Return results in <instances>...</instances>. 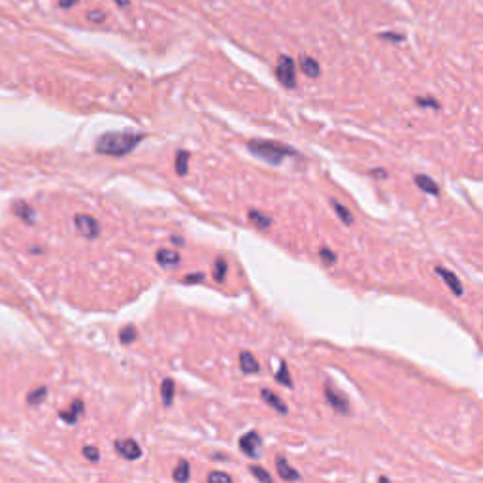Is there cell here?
Listing matches in <instances>:
<instances>
[{
	"label": "cell",
	"instance_id": "6da1fadb",
	"mask_svg": "<svg viewBox=\"0 0 483 483\" xmlns=\"http://www.w3.org/2000/svg\"><path fill=\"white\" fill-rule=\"evenodd\" d=\"M142 140L144 134H136V132H106L97 140L95 149L100 155L123 157L129 155Z\"/></svg>",
	"mask_w": 483,
	"mask_h": 483
},
{
	"label": "cell",
	"instance_id": "7a4b0ae2",
	"mask_svg": "<svg viewBox=\"0 0 483 483\" xmlns=\"http://www.w3.org/2000/svg\"><path fill=\"white\" fill-rule=\"evenodd\" d=\"M247 148H249V151L255 157H259V159L270 164H279L285 157L295 155V149L293 148H287L283 144L270 142V140H251L247 144Z\"/></svg>",
	"mask_w": 483,
	"mask_h": 483
},
{
	"label": "cell",
	"instance_id": "3957f363",
	"mask_svg": "<svg viewBox=\"0 0 483 483\" xmlns=\"http://www.w3.org/2000/svg\"><path fill=\"white\" fill-rule=\"evenodd\" d=\"M276 78L281 85H285L289 89L296 87V65L291 57L281 55L276 65Z\"/></svg>",
	"mask_w": 483,
	"mask_h": 483
},
{
	"label": "cell",
	"instance_id": "277c9868",
	"mask_svg": "<svg viewBox=\"0 0 483 483\" xmlns=\"http://www.w3.org/2000/svg\"><path fill=\"white\" fill-rule=\"evenodd\" d=\"M74 225L78 232L83 238H87V240H93V238H97L100 234V223L95 217H91V215H83V213L76 215Z\"/></svg>",
	"mask_w": 483,
	"mask_h": 483
},
{
	"label": "cell",
	"instance_id": "5b68a950",
	"mask_svg": "<svg viewBox=\"0 0 483 483\" xmlns=\"http://www.w3.org/2000/svg\"><path fill=\"white\" fill-rule=\"evenodd\" d=\"M115 451H117L123 458H127V460H136V458L142 457V447H140V443L136 442V440H131V438H127V440H117V442H115Z\"/></svg>",
	"mask_w": 483,
	"mask_h": 483
},
{
	"label": "cell",
	"instance_id": "8992f818",
	"mask_svg": "<svg viewBox=\"0 0 483 483\" xmlns=\"http://www.w3.org/2000/svg\"><path fill=\"white\" fill-rule=\"evenodd\" d=\"M325 396H327L328 404H330V406H332L336 411H340V413H347V409H349L347 398H345V394L340 393V391H338V389H336L332 383H327V387H325Z\"/></svg>",
	"mask_w": 483,
	"mask_h": 483
},
{
	"label": "cell",
	"instance_id": "52a82bcc",
	"mask_svg": "<svg viewBox=\"0 0 483 483\" xmlns=\"http://www.w3.org/2000/svg\"><path fill=\"white\" fill-rule=\"evenodd\" d=\"M240 449L244 451L249 457H257L261 451V438L257 432H247L240 438Z\"/></svg>",
	"mask_w": 483,
	"mask_h": 483
},
{
	"label": "cell",
	"instance_id": "ba28073f",
	"mask_svg": "<svg viewBox=\"0 0 483 483\" xmlns=\"http://www.w3.org/2000/svg\"><path fill=\"white\" fill-rule=\"evenodd\" d=\"M436 274H438V276H442V279L445 281V285H447L451 291H453V295L462 296V285H460V281H458V278L453 274V272L445 270L443 266H436Z\"/></svg>",
	"mask_w": 483,
	"mask_h": 483
},
{
	"label": "cell",
	"instance_id": "9c48e42d",
	"mask_svg": "<svg viewBox=\"0 0 483 483\" xmlns=\"http://www.w3.org/2000/svg\"><path fill=\"white\" fill-rule=\"evenodd\" d=\"M276 470H278L281 479H287V481H298V479H300L298 470L291 466L283 457H278V460H276Z\"/></svg>",
	"mask_w": 483,
	"mask_h": 483
},
{
	"label": "cell",
	"instance_id": "30bf717a",
	"mask_svg": "<svg viewBox=\"0 0 483 483\" xmlns=\"http://www.w3.org/2000/svg\"><path fill=\"white\" fill-rule=\"evenodd\" d=\"M157 262L161 266H176L180 262V253L176 249H168V247H161L157 251Z\"/></svg>",
	"mask_w": 483,
	"mask_h": 483
},
{
	"label": "cell",
	"instance_id": "8fae6325",
	"mask_svg": "<svg viewBox=\"0 0 483 483\" xmlns=\"http://www.w3.org/2000/svg\"><path fill=\"white\" fill-rule=\"evenodd\" d=\"M240 368L246 374H257L259 372V362L249 351H242L240 353Z\"/></svg>",
	"mask_w": 483,
	"mask_h": 483
},
{
	"label": "cell",
	"instance_id": "7c38bea8",
	"mask_svg": "<svg viewBox=\"0 0 483 483\" xmlns=\"http://www.w3.org/2000/svg\"><path fill=\"white\" fill-rule=\"evenodd\" d=\"M415 183H417L419 189H423L425 193L432 195V197H438V195H440V187H438V185H436V181H432L428 176L417 174V176H415Z\"/></svg>",
	"mask_w": 483,
	"mask_h": 483
},
{
	"label": "cell",
	"instance_id": "4fadbf2b",
	"mask_svg": "<svg viewBox=\"0 0 483 483\" xmlns=\"http://www.w3.org/2000/svg\"><path fill=\"white\" fill-rule=\"evenodd\" d=\"M300 68H302V72L308 76V78H317V76L321 74L319 63L313 57H308V55L300 59Z\"/></svg>",
	"mask_w": 483,
	"mask_h": 483
},
{
	"label": "cell",
	"instance_id": "5bb4252c",
	"mask_svg": "<svg viewBox=\"0 0 483 483\" xmlns=\"http://www.w3.org/2000/svg\"><path fill=\"white\" fill-rule=\"evenodd\" d=\"M83 413V402L82 400H74L72 402V406H70V409H66V411H61L59 415H61V419H65L66 423H76L78 421V417Z\"/></svg>",
	"mask_w": 483,
	"mask_h": 483
},
{
	"label": "cell",
	"instance_id": "9a60e30c",
	"mask_svg": "<svg viewBox=\"0 0 483 483\" xmlns=\"http://www.w3.org/2000/svg\"><path fill=\"white\" fill-rule=\"evenodd\" d=\"M261 394H262V398L266 400V404H270L272 408H274V409H278L279 413H287V411H289V408H287V406H285V404H283V402L279 400V396H278V394H274V393H272V391H268V389H262Z\"/></svg>",
	"mask_w": 483,
	"mask_h": 483
},
{
	"label": "cell",
	"instance_id": "2e32d148",
	"mask_svg": "<svg viewBox=\"0 0 483 483\" xmlns=\"http://www.w3.org/2000/svg\"><path fill=\"white\" fill-rule=\"evenodd\" d=\"M189 475H191V466H189L187 460L181 458L180 462H178V466L174 468V479L178 483H187Z\"/></svg>",
	"mask_w": 483,
	"mask_h": 483
},
{
	"label": "cell",
	"instance_id": "e0dca14e",
	"mask_svg": "<svg viewBox=\"0 0 483 483\" xmlns=\"http://www.w3.org/2000/svg\"><path fill=\"white\" fill-rule=\"evenodd\" d=\"M249 221L253 223L257 229H268L272 225V219L262 212H257V210H251L249 212Z\"/></svg>",
	"mask_w": 483,
	"mask_h": 483
},
{
	"label": "cell",
	"instance_id": "ac0fdd59",
	"mask_svg": "<svg viewBox=\"0 0 483 483\" xmlns=\"http://www.w3.org/2000/svg\"><path fill=\"white\" fill-rule=\"evenodd\" d=\"M189 170V153L187 151H178V155H176V172H178V176H185Z\"/></svg>",
	"mask_w": 483,
	"mask_h": 483
},
{
	"label": "cell",
	"instance_id": "d6986e66",
	"mask_svg": "<svg viewBox=\"0 0 483 483\" xmlns=\"http://www.w3.org/2000/svg\"><path fill=\"white\" fill-rule=\"evenodd\" d=\"M174 381L172 379H164L163 385H161V396H163V402L166 404V406H170L172 404V398H174Z\"/></svg>",
	"mask_w": 483,
	"mask_h": 483
},
{
	"label": "cell",
	"instance_id": "ffe728a7",
	"mask_svg": "<svg viewBox=\"0 0 483 483\" xmlns=\"http://www.w3.org/2000/svg\"><path fill=\"white\" fill-rule=\"evenodd\" d=\"M227 270H229L227 262L223 261V259H217V261H215V264H213V278H215V281H217V283L225 281V278H227Z\"/></svg>",
	"mask_w": 483,
	"mask_h": 483
},
{
	"label": "cell",
	"instance_id": "44dd1931",
	"mask_svg": "<svg viewBox=\"0 0 483 483\" xmlns=\"http://www.w3.org/2000/svg\"><path fill=\"white\" fill-rule=\"evenodd\" d=\"M46 396H48V389L46 387H38V389H34L33 393H29L27 400H29L31 406H36V404H42Z\"/></svg>",
	"mask_w": 483,
	"mask_h": 483
},
{
	"label": "cell",
	"instance_id": "7402d4cb",
	"mask_svg": "<svg viewBox=\"0 0 483 483\" xmlns=\"http://www.w3.org/2000/svg\"><path fill=\"white\" fill-rule=\"evenodd\" d=\"M330 204H332V208H334L336 213L340 215V219H342V221H344L345 225H351V223H353V215H351V212H349V210L345 208V206H342L340 202H336V200H332Z\"/></svg>",
	"mask_w": 483,
	"mask_h": 483
},
{
	"label": "cell",
	"instance_id": "603a6c76",
	"mask_svg": "<svg viewBox=\"0 0 483 483\" xmlns=\"http://www.w3.org/2000/svg\"><path fill=\"white\" fill-rule=\"evenodd\" d=\"M136 338H138V330L132 327V325H127V327L119 332V340H121L123 344H132Z\"/></svg>",
	"mask_w": 483,
	"mask_h": 483
},
{
	"label": "cell",
	"instance_id": "cb8c5ba5",
	"mask_svg": "<svg viewBox=\"0 0 483 483\" xmlns=\"http://www.w3.org/2000/svg\"><path fill=\"white\" fill-rule=\"evenodd\" d=\"M249 470H251V474H253L255 477H257V479H259L261 483H274V479L270 477V474H268V472H266V470H264L262 466H259V464H257V466L253 464V466L249 468Z\"/></svg>",
	"mask_w": 483,
	"mask_h": 483
},
{
	"label": "cell",
	"instance_id": "d4e9b609",
	"mask_svg": "<svg viewBox=\"0 0 483 483\" xmlns=\"http://www.w3.org/2000/svg\"><path fill=\"white\" fill-rule=\"evenodd\" d=\"M16 213L19 215V217H23L27 223H33V210L29 208V206L25 204V202H17L16 204Z\"/></svg>",
	"mask_w": 483,
	"mask_h": 483
},
{
	"label": "cell",
	"instance_id": "484cf974",
	"mask_svg": "<svg viewBox=\"0 0 483 483\" xmlns=\"http://www.w3.org/2000/svg\"><path fill=\"white\" fill-rule=\"evenodd\" d=\"M208 483H232V477L225 472H210L208 474Z\"/></svg>",
	"mask_w": 483,
	"mask_h": 483
},
{
	"label": "cell",
	"instance_id": "4316f807",
	"mask_svg": "<svg viewBox=\"0 0 483 483\" xmlns=\"http://www.w3.org/2000/svg\"><path fill=\"white\" fill-rule=\"evenodd\" d=\"M276 379H278V381H281L283 385H287V387H293V379H291V374H289L287 364H281L279 372L276 374Z\"/></svg>",
	"mask_w": 483,
	"mask_h": 483
},
{
	"label": "cell",
	"instance_id": "83f0119b",
	"mask_svg": "<svg viewBox=\"0 0 483 483\" xmlns=\"http://www.w3.org/2000/svg\"><path fill=\"white\" fill-rule=\"evenodd\" d=\"M83 455L89 458L91 462H97V460L100 458L99 449H97V447H93V445H85V447H83Z\"/></svg>",
	"mask_w": 483,
	"mask_h": 483
},
{
	"label": "cell",
	"instance_id": "f1b7e54d",
	"mask_svg": "<svg viewBox=\"0 0 483 483\" xmlns=\"http://www.w3.org/2000/svg\"><path fill=\"white\" fill-rule=\"evenodd\" d=\"M415 102H417L421 108H432V110H440V104H438L436 100H432V99H415Z\"/></svg>",
	"mask_w": 483,
	"mask_h": 483
},
{
	"label": "cell",
	"instance_id": "f546056e",
	"mask_svg": "<svg viewBox=\"0 0 483 483\" xmlns=\"http://www.w3.org/2000/svg\"><path fill=\"white\" fill-rule=\"evenodd\" d=\"M319 255H321V259H325V261H327L328 264H332V262L336 261V255H334V253H330V251H328L327 247H323V249H321V251H319Z\"/></svg>",
	"mask_w": 483,
	"mask_h": 483
},
{
	"label": "cell",
	"instance_id": "4dcf8cb0",
	"mask_svg": "<svg viewBox=\"0 0 483 483\" xmlns=\"http://www.w3.org/2000/svg\"><path fill=\"white\" fill-rule=\"evenodd\" d=\"M381 38H383V40H393V42H402V40H404V36H402V34H393V33H383V34H381Z\"/></svg>",
	"mask_w": 483,
	"mask_h": 483
},
{
	"label": "cell",
	"instance_id": "1f68e13d",
	"mask_svg": "<svg viewBox=\"0 0 483 483\" xmlns=\"http://www.w3.org/2000/svg\"><path fill=\"white\" fill-rule=\"evenodd\" d=\"M202 279H204V274H189V276H185L187 283H195V281H202Z\"/></svg>",
	"mask_w": 483,
	"mask_h": 483
},
{
	"label": "cell",
	"instance_id": "d6a6232c",
	"mask_svg": "<svg viewBox=\"0 0 483 483\" xmlns=\"http://www.w3.org/2000/svg\"><path fill=\"white\" fill-rule=\"evenodd\" d=\"M89 19L91 21H104V14L102 12H91Z\"/></svg>",
	"mask_w": 483,
	"mask_h": 483
},
{
	"label": "cell",
	"instance_id": "836d02e7",
	"mask_svg": "<svg viewBox=\"0 0 483 483\" xmlns=\"http://www.w3.org/2000/svg\"><path fill=\"white\" fill-rule=\"evenodd\" d=\"M74 4H78V0H61V2H59L61 8H70V6H74Z\"/></svg>",
	"mask_w": 483,
	"mask_h": 483
},
{
	"label": "cell",
	"instance_id": "e575fe53",
	"mask_svg": "<svg viewBox=\"0 0 483 483\" xmlns=\"http://www.w3.org/2000/svg\"><path fill=\"white\" fill-rule=\"evenodd\" d=\"M115 4H119V6H129V0H114Z\"/></svg>",
	"mask_w": 483,
	"mask_h": 483
},
{
	"label": "cell",
	"instance_id": "d590c367",
	"mask_svg": "<svg viewBox=\"0 0 483 483\" xmlns=\"http://www.w3.org/2000/svg\"><path fill=\"white\" fill-rule=\"evenodd\" d=\"M379 483H389V479H387L385 475H381V477H379Z\"/></svg>",
	"mask_w": 483,
	"mask_h": 483
}]
</instances>
